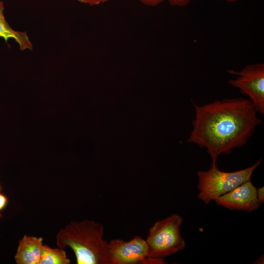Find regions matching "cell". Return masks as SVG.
<instances>
[{"label": "cell", "instance_id": "obj_1", "mask_svg": "<svg viewBox=\"0 0 264 264\" xmlns=\"http://www.w3.org/2000/svg\"><path fill=\"white\" fill-rule=\"evenodd\" d=\"M195 117L188 143L206 149L217 164L221 154H229L233 149L244 146L262 122L249 99L242 97L216 100L198 106L194 103Z\"/></svg>", "mask_w": 264, "mask_h": 264}, {"label": "cell", "instance_id": "obj_2", "mask_svg": "<svg viewBox=\"0 0 264 264\" xmlns=\"http://www.w3.org/2000/svg\"><path fill=\"white\" fill-rule=\"evenodd\" d=\"M103 225L92 220L71 221L56 236L58 247H70L77 264H110L109 242Z\"/></svg>", "mask_w": 264, "mask_h": 264}, {"label": "cell", "instance_id": "obj_3", "mask_svg": "<svg viewBox=\"0 0 264 264\" xmlns=\"http://www.w3.org/2000/svg\"><path fill=\"white\" fill-rule=\"evenodd\" d=\"M182 216L173 214L156 221L150 227L145 241L149 258L157 264H165L164 258L183 250L186 243L180 232Z\"/></svg>", "mask_w": 264, "mask_h": 264}, {"label": "cell", "instance_id": "obj_4", "mask_svg": "<svg viewBox=\"0 0 264 264\" xmlns=\"http://www.w3.org/2000/svg\"><path fill=\"white\" fill-rule=\"evenodd\" d=\"M262 160L260 158L251 166L234 172L220 171L217 164L211 165L207 171H198V198L208 204L242 183L250 180L253 172Z\"/></svg>", "mask_w": 264, "mask_h": 264}, {"label": "cell", "instance_id": "obj_5", "mask_svg": "<svg viewBox=\"0 0 264 264\" xmlns=\"http://www.w3.org/2000/svg\"><path fill=\"white\" fill-rule=\"evenodd\" d=\"M228 73L237 76L228 83L247 95L258 113L264 114V64L262 63L246 66L240 71L227 70Z\"/></svg>", "mask_w": 264, "mask_h": 264}, {"label": "cell", "instance_id": "obj_6", "mask_svg": "<svg viewBox=\"0 0 264 264\" xmlns=\"http://www.w3.org/2000/svg\"><path fill=\"white\" fill-rule=\"evenodd\" d=\"M109 251L110 264H157L149 258L146 242L140 236L129 241L111 239Z\"/></svg>", "mask_w": 264, "mask_h": 264}, {"label": "cell", "instance_id": "obj_7", "mask_svg": "<svg viewBox=\"0 0 264 264\" xmlns=\"http://www.w3.org/2000/svg\"><path fill=\"white\" fill-rule=\"evenodd\" d=\"M214 201L218 205L231 210H242L250 213L257 210L261 204L257 197V188L251 180L242 183Z\"/></svg>", "mask_w": 264, "mask_h": 264}, {"label": "cell", "instance_id": "obj_8", "mask_svg": "<svg viewBox=\"0 0 264 264\" xmlns=\"http://www.w3.org/2000/svg\"><path fill=\"white\" fill-rule=\"evenodd\" d=\"M43 239L25 235L19 241L14 256L17 264H38L43 246Z\"/></svg>", "mask_w": 264, "mask_h": 264}, {"label": "cell", "instance_id": "obj_9", "mask_svg": "<svg viewBox=\"0 0 264 264\" xmlns=\"http://www.w3.org/2000/svg\"><path fill=\"white\" fill-rule=\"evenodd\" d=\"M3 2L0 1V37L7 43L9 39H13L19 44L21 50H32L33 45L25 32L13 29L5 20L3 14Z\"/></svg>", "mask_w": 264, "mask_h": 264}, {"label": "cell", "instance_id": "obj_10", "mask_svg": "<svg viewBox=\"0 0 264 264\" xmlns=\"http://www.w3.org/2000/svg\"><path fill=\"white\" fill-rule=\"evenodd\" d=\"M70 260L63 248L43 245L38 264H69Z\"/></svg>", "mask_w": 264, "mask_h": 264}, {"label": "cell", "instance_id": "obj_11", "mask_svg": "<svg viewBox=\"0 0 264 264\" xmlns=\"http://www.w3.org/2000/svg\"><path fill=\"white\" fill-rule=\"evenodd\" d=\"M172 6L183 7L189 4L192 1L196 0H167Z\"/></svg>", "mask_w": 264, "mask_h": 264}, {"label": "cell", "instance_id": "obj_12", "mask_svg": "<svg viewBox=\"0 0 264 264\" xmlns=\"http://www.w3.org/2000/svg\"><path fill=\"white\" fill-rule=\"evenodd\" d=\"M142 4L150 6H155L162 3L165 0H138Z\"/></svg>", "mask_w": 264, "mask_h": 264}, {"label": "cell", "instance_id": "obj_13", "mask_svg": "<svg viewBox=\"0 0 264 264\" xmlns=\"http://www.w3.org/2000/svg\"><path fill=\"white\" fill-rule=\"evenodd\" d=\"M8 203L7 197L0 193V218L2 217L1 211L6 206Z\"/></svg>", "mask_w": 264, "mask_h": 264}, {"label": "cell", "instance_id": "obj_14", "mask_svg": "<svg viewBox=\"0 0 264 264\" xmlns=\"http://www.w3.org/2000/svg\"><path fill=\"white\" fill-rule=\"evenodd\" d=\"M84 3L88 4L90 5H96L101 3H105L110 0H78Z\"/></svg>", "mask_w": 264, "mask_h": 264}, {"label": "cell", "instance_id": "obj_15", "mask_svg": "<svg viewBox=\"0 0 264 264\" xmlns=\"http://www.w3.org/2000/svg\"><path fill=\"white\" fill-rule=\"evenodd\" d=\"M257 197L260 202L262 204L264 202V187L257 188Z\"/></svg>", "mask_w": 264, "mask_h": 264}, {"label": "cell", "instance_id": "obj_16", "mask_svg": "<svg viewBox=\"0 0 264 264\" xmlns=\"http://www.w3.org/2000/svg\"><path fill=\"white\" fill-rule=\"evenodd\" d=\"M262 260H264V256L262 258V255L255 262H257V264H262V262H264V260L262 261Z\"/></svg>", "mask_w": 264, "mask_h": 264}, {"label": "cell", "instance_id": "obj_17", "mask_svg": "<svg viewBox=\"0 0 264 264\" xmlns=\"http://www.w3.org/2000/svg\"><path fill=\"white\" fill-rule=\"evenodd\" d=\"M223 0L228 1V2H236V1H240L241 0Z\"/></svg>", "mask_w": 264, "mask_h": 264}, {"label": "cell", "instance_id": "obj_18", "mask_svg": "<svg viewBox=\"0 0 264 264\" xmlns=\"http://www.w3.org/2000/svg\"><path fill=\"white\" fill-rule=\"evenodd\" d=\"M0 191H1V186L0 185Z\"/></svg>", "mask_w": 264, "mask_h": 264}]
</instances>
